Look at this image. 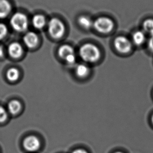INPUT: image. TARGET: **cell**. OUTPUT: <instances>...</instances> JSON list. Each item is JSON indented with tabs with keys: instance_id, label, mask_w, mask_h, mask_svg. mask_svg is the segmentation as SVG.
<instances>
[{
	"instance_id": "6da1fadb",
	"label": "cell",
	"mask_w": 153,
	"mask_h": 153,
	"mask_svg": "<svg viewBox=\"0 0 153 153\" xmlns=\"http://www.w3.org/2000/svg\"><path fill=\"white\" fill-rule=\"evenodd\" d=\"M79 53L81 59L87 63H95L101 57L100 49L91 43H86L82 45L79 49Z\"/></svg>"
},
{
	"instance_id": "7a4b0ae2",
	"label": "cell",
	"mask_w": 153,
	"mask_h": 153,
	"mask_svg": "<svg viewBox=\"0 0 153 153\" xmlns=\"http://www.w3.org/2000/svg\"><path fill=\"white\" fill-rule=\"evenodd\" d=\"M47 27L50 36L55 39L62 38L66 32V27L64 23L56 17L51 18L49 20Z\"/></svg>"
},
{
	"instance_id": "3957f363",
	"label": "cell",
	"mask_w": 153,
	"mask_h": 153,
	"mask_svg": "<svg viewBox=\"0 0 153 153\" xmlns=\"http://www.w3.org/2000/svg\"><path fill=\"white\" fill-rule=\"evenodd\" d=\"M10 24L12 28L16 32L23 33L27 30L28 19L25 14L16 12L12 16Z\"/></svg>"
},
{
	"instance_id": "277c9868",
	"label": "cell",
	"mask_w": 153,
	"mask_h": 153,
	"mask_svg": "<svg viewBox=\"0 0 153 153\" xmlns=\"http://www.w3.org/2000/svg\"><path fill=\"white\" fill-rule=\"evenodd\" d=\"M114 25V22L110 18L104 16L99 17L94 22V28L102 34H107L111 32Z\"/></svg>"
},
{
	"instance_id": "5b68a950",
	"label": "cell",
	"mask_w": 153,
	"mask_h": 153,
	"mask_svg": "<svg viewBox=\"0 0 153 153\" xmlns=\"http://www.w3.org/2000/svg\"><path fill=\"white\" fill-rule=\"evenodd\" d=\"M114 45L115 49L121 53H128L132 50V43L125 36H119L116 37L114 41Z\"/></svg>"
},
{
	"instance_id": "8992f818",
	"label": "cell",
	"mask_w": 153,
	"mask_h": 153,
	"mask_svg": "<svg viewBox=\"0 0 153 153\" xmlns=\"http://www.w3.org/2000/svg\"><path fill=\"white\" fill-rule=\"evenodd\" d=\"M24 148L29 152H35L41 147V142L38 137L34 135L26 137L23 141Z\"/></svg>"
},
{
	"instance_id": "52a82bcc",
	"label": "cell",
	"mask_w": 153,
	"mask_h": 153,
	"mask_svg": "<svg viewBox=\"0 0 153 153\" xmlns=\"http://www.w3.org/2000/svg\"><path fill=\"white\" fill-rule=\"evenodd\" d=\"M23 41L26 47L30 49H33L38 45L39 38L36 33L30 31L26 33L23 38Z\"/></svg>"
},
{
	"instance_id": "ba28073f",
	"label": "cell",
	"mask_w": 153,
	"mask_h": 153,
	"mask_svg": "<svg viewBox=\"0 0 153 153\" xmlns=\"http://www.w3.org/2000/svg\"><path fill=\"white\" fill-rule=\"evenodd\" d=\"M7 51L11 57L17 59L23 55V48L19 43L13 42L11 43L7 48Z\"/></svg>"
},
{
	"instance_id": "9c48e42d",
	"label": "cell",
	"mask_w": 153,
	"mask_h": 153,
	"mask_svg": "<svg viewBox=\"0 0 153 153\" xmlns=\"http://www.w3.org/2000/svg\"><path fill=\"white\" fill-rule=\"evenodd\" d=\"M75 74L80 79H87L91 74V69L86 64H79L75 68Z\"/></svg>"
},
{
	"instance_id": "30bf717a",
	"label": "cell",
	"mask_w": 153,
	"mask_h": 153,
	"mask_svg": "<svg viewBox=\"0 0 153 153\" xmlns=\"http://www.w3.org/2000/svg\"><path fill=\"white\" fill-rule=\"evenodd\" d=\"M46 19L45 16L42 14H37L33 16L32 18V23L35 29L42 30L46 25Z\"/></svg>"
},
{
	"instance_id": "8fae6325",
	"label": "cell",
	"mask_w": 153,
	"mask_h": 153,
	"mask_svg": "<svg viewBox=\"0 0 153 153\" xmlns=\"http://www.w3.org/2000/svg\"><path fill=\"white\" fill-rule=\"evenodd\" d=\"M12 5L8 0H0V19H3L11 13Z\"/></svg>"
},
{
	"instance_id": "7c38bea8",
	"label": "cell",
	"mask_w": 153,
	"mask_h": 153,
	"mask_svg": "<svg viewBox=\"0 0 153 153\" xmlns=\"http://www.w3.org/2000/svg\"><path fill=\"white\" fill-rule=\"evenodd\" d=\"M72 53H74V49L71 46L67 44L62 45L58 50V55L64 60L67 56Z\"/></svg>"
},
{
	"instance_id": "4fadbf2b",
	"label": "cell",
	"mask_w": 153,
	"mask_h": 153,
	"mask_svg": "<svg viewBox=\"0 0 153 153\" xmlns=\"http://www.w3.org/2000/svg\"><path fill=\"white\" fill-rule=\"evenodd\" d=\"M22 105L21 102L18 100H13L9 102L7 105V110L11 114L16 115L21 110Z\"/></svg>"
},
{
	"instance_id": "5bb4252c",
	"label": "cell",
	"mask_w": 153,
	"mask_h": 153,
	"mask_svg": "<svg viewBox=\"0 0 153 153\" xmlns=\"http://www.w3.org/2000/svg\"><path fill=\"white\" fill-rule=\"evenodd\" d=\"M132 39L135 45L137 46L142 45L146 39L144 32L142 30H137L134 32L132 36Z\"/></svg>"
},
{
	"instance_id": "9a60e30c",
	"label": "cell",
	"mask_w": 153,
	"mask_h": 153,
	"mask_svg": "<svg viewBox=\"0 0 153 153\" xmlns=\"http://www.w3.org/2000/svg\"><path fill=\"white\" fill-rule=\"evenodd\" d=\"M78 22L79 25L86 30H89L94 27V22L91 19L86 16H81L78 18Z\"/></svg>"
},
{
	"instance_id": "2e32d148",
	"label": "cell",
	"mask_w": 153,
	"mask_h": 153,
	"mask_svg": "<svg viewBox=\"0 0 153 153\" xmlns=\"http://www.w3.org/2000/svg\"><path fill=\"white\" fill-rule=\"evenodd\" d=\"M7 78L10 81L15 82L17 81L19 78V71L16 68H10L7 71Z\"/></svg>"
},
{
	"instance_id": "e0dca14e",
	"label": "cell",
	"mask_w": 153,
	"mask_h": 153,
	"mask_svg": "<svg viewBox=\"0 0 153 153\" xmlns=\"http://www.w3.org/2000/svg\"><path fill=\"white\" fill-rule=\"evenodd\" d=\"M143 28L144 33L153 35V19H149L143 22Z\"/></svg>"
},
{
	"instance_id": "ac0fdd59",
	"label": "cell",
	"mask_w": 153,
	"mask_h": 153,
	"mask_svg": "<svg viewBox=\"0 0 153 153\" xmlns=\"http://www.w3.org/2000/svg\"><path fill=\"white\" fill-rule=\"evenodd\" d=\"M8 34V28L5 24L0 23V41H2Z\"/></svg>"
},
{
	"instance_id": "d6986e66",
	"label": "cell",
	"mask_w": 153,
	"mask_h": 153,
	"mask_svg": "<svg viewBox=\"0 0 153 153\" xmlns=\"http://www.w3.org/2000/svg\"><path fill=\"white\" fill-rule=\"evenodd\" d=\"M8 117V114L7 111L4 108L0 105V123H2L7 121Z\"/></svg>"
},
{
	"instance_id": "ffe728a7",
	"label": "cell",
	"mask_w": 153,
	"mask_h": 153,
	"mask_svg": "<svg viewBox=\"0 0 153 153\" xmlns=\"http://www.w3.org/2000/svg\"><path fill=\"white\" fill-rule=\"evenodd\" d=\"M66 62L69 65H74L76 62V56L74 53L71 54L65 59Z\"/></svg>"
},
{
	"instance_id": "44dd1931",
	"label": "cell",
	"mask_w": 153,
	"mask_h": 153,
	"mask_svg": "<svg viewBox=\"0 0 153 153\" xmlns=\"http://www.w3.org/2000/svg\"><path fill=\"white\" fill-rule=\"evenodd\" d=\"M148 46L151 51L153 52V35H151L150 38L148 41Z\"/></svg>"
},
{
	"instance_id": "7402d4cb",
	"label": "cell",
	"mask_w": 153,
	"mask_h": 153,
	"mask_svg": "<svg viewBox=\"0 0 153 153\" xmlns=\"http://www.w3.org/2000/svg\"><path fill=\"white\" fill-rule=\"evenodd\" d=\"M72 153H89V152L86 149L79 148L75 149L74 151H73Z\"/></svg>"
},
{
	"instance_id": "603a6c76",
	"label": "cell",
	"mask_w": 153,
	"mask_h": 153,
	"mask_svg": "<svg viewBox=\"0 0 153 153\" xmlns=\"http://www.w3.org/2000/svg\"><path fill=\"white\" fill-rule=\"evenodd\" d=\"M4 54L3 48L1 46H0V57H2Z\"/></svg>"
},
{
	"instance_id": "cb8c5ba5",
	"label": "cell",
	"mask_w": 153,
	"mask_h": 153,
	"mask_svg": "<svg viewBox=\"0 0 153 153\" xmlns=\"http://www.w3.org/2000/svg\"><path fill=\"white\" fill-rule=\"evenodd\" d=\"M150 123L153 127V112L151 114V116H150Z\"/></svg>"
},
{
	"instance_id": "d4e9b609",
	"label": "cell",
	"mask_w": 153,
	"mask_h": 153,
	"mask_svg": "<svg viewBox=\"0 0 153 153\" xmlns=\"http://www.w3.org/2000/svg\"><path fill=\"white\" fill-rule=\"evenodd\" d=\"M113 153H126L124 152L123 151H116L114 152Z\"/></svg>"
},
{
	"instance_id": "484cf974",
	"label": "cell",
	"mask_w": 153,
	"mask_h": 153,
	"mask_svg": "<svg viewBox=\"0 0 153 153\" xmlns=\"http://www.w3.org/2000/svg\"><path fill=\"white\" fill-rule=\"evenodd\" d=\"M152 96H153V91H152Z\"/></svg>"
}]
</instances>
